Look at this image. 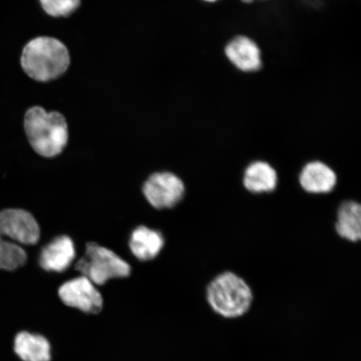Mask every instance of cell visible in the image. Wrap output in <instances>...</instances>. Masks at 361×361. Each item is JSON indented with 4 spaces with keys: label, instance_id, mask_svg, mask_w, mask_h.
<instances>
[{
    "label": "cell",
    "instance_id": "1",
    "mask_svg": "<svg viewBox=\"0 0 361 361\" xmlns=\"http://www.w3.org/2000/svg\"><path fill=\"white\" fill-rule=\"evenodd\" d=\"M254 298L250 284L231 271L216 275L206 288L207 304L215 314L224 319H238L246 314Z\"/></svg>",
    "mask_w": 361,
    "mask_h": 361
},
{
    "label": "cell",
    "instance_id": "2",
    "mask_svg": "<svg viewBox=\"0 0 361 361\" xmlns=\"http://www.w3.org/2000/svg\"><path fill=\"white\" fill-rule=\"evenodd\" d=\"M24 126L30 146L40 156L56 157L67 145L68 126L61 113L48 112L39 106L30 108L26 112Z\"/></svg>",
    "mask_w": 361,
    "mask_h": 361
},
{
    "label": "cell",
    "instance_id": "3",
    "mask_svg": "<svg viewBox=\"0 0 361 361\" xmlns=\"http://www.w3.org/2000/svg\"><path fill=\"white\" fill-rule=\"evenodd\" d=\"M69 51L60 40L51 37L35 38L25 45L21 66L27 75L38 81L60 78L69 67Z\"/></svg>",
    "mask_w": 361,
    "mask_h": 361
},
{
    "label": "cell",
    "instance_id": "4",
    "mask_svg": "<svg viewBox=\"0 0 361 361\" xmlns=\"http://www.w3.org/2000/svg\"><path fill=\"white\" fill-rule=\"evenodd\" d=\"M76 270L94 284L103 286L111 279L126 278L130 274V265L114 252L89 243L85 254L75 265Z\"/></svg>",
    "mask_w": 361,
    "mask_h": 361
},
{
    "label": "cell",
    "instance_id": "5",
    "mask_svg": "<svg viewBox=\"0 0 361 361\" xmlns=\"http://www.w3.org/2000/svg\"><path fill=\"white\" fill-rule=\"evenodd\" d=\"M39 236V226L29 212L20 209L0 211V238L20 245H34Z\"/></svg>",
    "mask_w": 361,
    "mask_h": 361
},
{
    "label": "cell",
    "instance_id": "6",
    "mask_svg": "<svg viewBox=\"0 0 361 361\" xmlns=\"http://www.w3.org/2000/svg\"><path fill=\"white\" fill-rule=\"evenodd\" d=\"M143 193L155 209H171L182 200L185 186L183 180L173 173H157L143 185Z\"/></svg>",
    "mask_w": 361,
    "mask_h": 361
},
{
    "label": "cell",
    "instance_id": "7",
    "mask_svg": "<svg viewBox=\"0 0 361 361\" xmlns=\"http://www.w3.org/2000/svg\"><path fill=\"white\" fill-rule=\"evenodd\" d=\"M59 296L63 303L88 314L100 312L103 306L101 293L94 284L85 276H81L63 284L59 290Z\"/></svg>",
    "mask_w": 361,
    "mask_h": 361
},
{
    "label": "cell",
    "instance_id": "8",
    "mask_svg": "<svg viewBox=\"0 0 361 361\" xmlns=\"http://www.w3.org/2000/svg\"><path fill=\"white\" fill-rule=\"evenodd\" d=\"M225 55L234 67L247 73L259 71L262 66L260 49L247 36L233 39L225 48Z\"/></svg>",
    "mask_w": 361,
    "mask_h": 361
},
{
    "label": "cell",
    "instance_id": "9",
    "mask_svg": "<svg viewBox=\"0 0 361 361\" xmlns=\"http://www.w3.org/2000/svg\"><path fill=\"white\" fill-rule=\"evenodd\" d=\"M75 248L72 239L58 237L43 247L39 255V265L48 272H64L73 263Z\"/></svg>",
    "mask_w": 361,
    "mask_h": 361
},
{
    "label": "cell",
    "instance_id": "10",
    "mask_svg": "<svg viewBox=\"0 0 361 361\" xmlns=\"http://www.w3.org/2000/svg\"><path fill=\"white\" fill-rule=\"evenodd\" d=\"M299 180L305 192L322 194L331 192L335 188L337 177L329 166L322 161H315L304 166Z\"/></svg>",
    "mask_w": 361,
    "mask_h": 361
},
{
    "label": "cell",
    "instance_id": "11",
    "mask_svg": "<svg viewBox=\"0 0 361 361\" xmlns=\"http://www.w3.org/2000/svg\"><path fill=\"white\" fill-rule=\"evenodd\" d=\"M13 350L23 361H51V345L47 338L23 331L16 336Z\"/></svg>",
    "mask_w": 361,
    "mask_h": 361
},
{
    "label": "cell",
    "instance_id": "12",
    "mask_svg": "<svg viewBox=\"0 0 361 361\" xmlns=\"http://www.w3.org/2000/svg\"><path fill=\"white\" fill-rule=\"evenodd\" d=\"M164 245V239L161 234L144 226L134 230L129 242L130 251L141 261L155 259Z\"/></svg>",
    "mask_w": 361,
    "mask_h": 361
},
{
    "label": "cell",
    "instance_id": "13",
    "mask_svg": "<svg viewBox=\"0 0 361 361\" xmlns=\"http://www.w3.org/2000/svg\"><path fill=\"white\" fill-rule=\"evenodd\" d=\"M277 183L276 171L266 161L252 162L243 174V186L250 192H273L276 188Z\"/></svg>",
    "mask_w": 361,
    "mask_h": 361
},
{
    "label": "cell",
    "instance_id": "14",
    "mask_svg": "<svg viewBox=\"0 0 361 361\" xmlns=\"http://www.w3.org/2000/svg\"><path fill=\"white\" fill-rule=\"evenodd\" d=\"M338 236L350 242L361 238V207L354 201L343 203L337 214L336 224Z\"/></svg>",
    "mask_w": 361,
    "mask_h": 361
},
{
    "label": "cell",
    "instance_id": "15",
    "mask_svg": "<svg viewBox=\"0 0 361 361\" xmlns=\"http://www.w3.org/2000/svg\"><path fill=\"white\" fill-rule=\"evenodd\" d=\"M24 248L15 242L0 238V270L13 271L26 264Z\"/></svg>",
    "mask_w": 361,
    "mask_h": 361
},
{
    "label": "cell",
    "instance_id": "16",
    "mask_svg": "<svg viewBox=\"0 0 361 361\" xmlns=\"http://www.w3.org/2000/svg\"><path fill=\"white\" fill-rule=\"evenodd\" d=\"M45 13L53 17H66L80 6V0H39Z\"/></svg>",
    "mask_w": 361,
    "mask_h": 361
},
{
    "label": "cell",
    "instance_id": "17",
    "mask_svg": "<svg viewBox=\"0 0 361 361\" xmlns=\"http://www.w3.org/2000/svg\"><path fill=\"white\" fill-rule=\"evenodd\" d=\"M203 1H205L207 3H214V2L219 1V0H203Z\"/></svg>",
    "mask_w": 361,
    "mask_h": 361
},
{
    "label": "cell",
    "instance_id": "18",
    "mask_svg": "<svg viewBox=\"0 0 361 361\" xmlns=\"http://www.w3.org/2000/svg\"><path fill=\"white\" fill-rule=\"evenodd\" d=\"M242 1L245 2V3H250L252 1V0H242Z\"/></svg>",
    "mask_w": 361,
    "mask_h": 361
}]
</instances>
